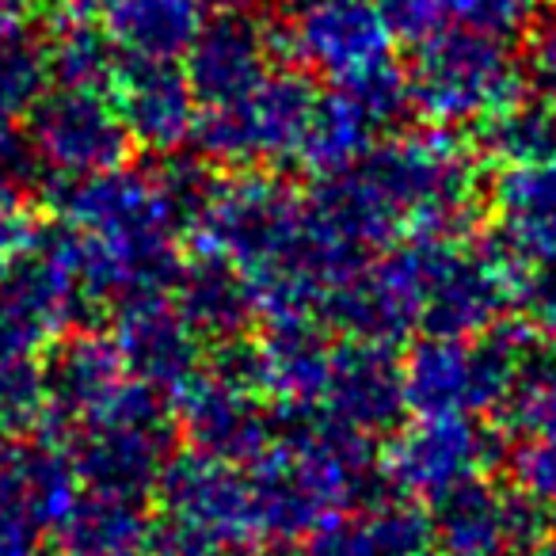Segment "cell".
Returning a JSON list of instances; mask_svg holds the SVG:
<instances>
[{"instance_id":"26","label":"cell","mask_w":556,"mask_h":556,"mask_svg":"<svg viewBox=\"0 0 556 556\" xmlns=\"http://www.w3.org/2000/svg\"><path fill=\"white\" fill-rule=\"evenodd\" d=\"M50 42L47 31H35L24 20L0 24V111L31 115V108L50 92Z\"/></svg>"},{"instance_id":"3","label":"cell","mask_w":556,"mask_h":556,"mask_svg":"<svg viewBox=\"0 0 556 556\" xmlns=\"http://www.w3.org/2000/svg\"><path fill=\"white\" fill-rule=\"evenodd\" d=\"M404 85L408 108L419 118L457 130L518 103L530 77L526 65L507 50V39L457 24L419 42L416 62L404 70Z\"/></svg>"},{"instance_id":"4","label":"cell","mask_w":556,"mask_h":556,"mask_svg":"<svg viewBox=\"0 0 556 556\" xmlns=\"http://www.w3.org/2000/svg\"><path fill=\"white\" fill-rule=\"evenodd\" d=\"M156 495L164 518L156 522L153 556H217L263 541L252 477L237 465L187 450L168 462Z\"/></svg>"},{"instance_id":"31","label":"cell","mask_w":556,"mask_h":556,"mask_svg":"<svg viewBox=\"0 0 556 556\" xmlns=\"http://www.w3.org/2000/svg\"><path fill=\"white\" fill-rule=\"evenodd\" d=\"M42 176L35 141L16 115L0 111V194H27Z\"/></svg>"},{"instance_id":"30","label":"cell","mask_w":556,"mask_h":556,"mask_svg":"<svg viewBox=\"0 0 556 556\" xmlns=\"http://www.w3.org/2000/svg\"><path fill=\"white\" fill-rule=\"evenodd\" d=\"M510 313L538 336V343L556 348V263H533L518 278Z\"/></svg>"},{"instance_id":"6","label":"cell","mask_w":556,"mask_h":556,"mask_svg":"<svg viewBox=\"0 0 556 556\" xmlns=\"http://www.w3.org/2000/svg\"><path fill=\"white\" fill-rule=\"evenodd\" d=\"M393 42L374 0H294L270 27L275 54L332 85H355L389 70Z\"/></svg>"},{"instance_id":"22","label":"cell","mask_w":556,"mask_h":556,"mask_svg":"<svg viewBox=\"0 0 556 556\" xmlns=\"http://www.w3.org/2000/svg\"><path fill=\"white\" fill-rule=\"evenodd\" d=\"M199 0H108L103 31L123 62H179L202 31Z\"/></svg>"},{"instance_id":"25","label":"cell","mask_w":556,"mask_h":556,"mask_svg":"<svg viewBox=\"0 0 556 556\" xmlns=\"http://www.w3.org/2000/svg\"><path fill=\"white\" fill-rule=\"evenodd\" d=\"M477 149L488 161L507 164H538L556 161V100L548 96H522L518 103L503 108L500 115L484 118L477 134Z\"/></svg>"},{"instance_id":"24","label":"cell","mask_w":556,"mask_h":556,"mask_svg":"<svg viewBox=\"0 0 556 556\" xmlns=\"http://www.w3.org/2000/svg\"><path fill=\"white\" fill-rule=\"evenodd\" d=\"M47 42L50 73H54L58 88L103 96L115 92L118 73H123V54H118V47L103 27L80 16V9H73V16H65L54 31H47Z\"/></svg>"},{"instance_id":"16","label":"cell","mask_w":556,"mask_h":556,"mask_svg":"<svg viewBox=\"0 0 556 556\" xmlns=\"http://www.w3.org/2000/svg\"><path fill=\"white\" fill-rule=\"evenodd\" d=\"M336 348L313 317L270 320L267 332L248 343V378L255 393L287 416H317L325 408Z\"/></svg>"},{"instance_id":"39","label":"cell","mask_w":556,"mask_h":556,"mask_svg":"<svg viewBox=\"0 0 556 556\" xmlns=\"http://www.w3.org/2000/svg\"><path fill=\"white\" fill-rule=\"evenodd\" d=\"M85 4H100V0H85ZM103 4H108V0H103Z\"/></svg>"},{"instance_id":"14","label":"cell","mask_w":556,"mask_h":556,"mask_svg":"<svg viewBox=\"0 0 556 556\" xmlns=\"http://www.w3.org/2000/svg\"><path fill=\"white\" fill-rule=\"evenodd\" d=\"M134 374L126 370V358L118 351L111 332H65V340L54 343L47 366V396L50 408L39 424V439L65 442L77 427L108 412Z\"/></svg>"},{"instance_id":"21","label":"cell","mask_w":556,"mask_h":556,"mask_svg":"<svg viewBox=\"0 0 556 556\" xmlns=\"http://www.w3.org/2000/svg\"><path fill=\"white\" fill-rule=\"evenodd\" d=\"M156 522L141 500L100 488H80L58 522V556H153Z\"/></svg>"},{"instance_id":"20","label":"cell","mask_w":556,"mask_h":556,"mask_svg":"<svg viewBox=\"0 0 556 556\" xmlns=\"http://www.w3.org/2000/svg\"><path fill=\"white\" fill-rule=\"evenodd\" d=\"M492 240L522 263H556V161L507 164L488 191Z\"/></svg>"},{"instance_id":"13","label":"cell","mask_w":556,"mask_h":556,"mask_svg":"<svg viewBox=\"0 0 556 556\" xmlns=\"http://www.w3.org/2000/svg\"><path fill=\"white\" fill-rule=\"evenodd\" d=\"M434 507L431 538L442 556H507L556 530L518 488L492 484L484 472L454 492H446Z\"/></svg>"},{"instance_id":"28","label":"cell","mask_w":556,"mask_h":556,"mask_svg":"<svg viewBox=\"0 0 556 556\" xmlns=\"http://www.w3.org/2000/svg\"><path fill=\"white\" fill-rule=\"evenodd\" d=\"M503 462H507V484L518 488L556 526V434L518 439Z\"/></svg>"},{"instance_id":"27","label":"cell","mask_w":556,"mask_h":556,"mask_svg":"<svg viewBox=\"0 0 556 556\" xmlns=\"http://www.w3.org/2000/svg\"><path fill=\"white\" fill-rule=\"evenodd\" d=\"M518 439H553L556 434V348H538L526 358L515 393L503 404Z\"/></svg>"},{"instance_id":"33","label":"cell","mask_w":556,"mask_h":556,"mask_svg":"<svg viewBox=\"0 0 556 556\" xmlns=\"http://www.w3.org/2000/svg\"><path fill=\"white\" fill-rule=\"evenodd\" d=\"M42 232H47V225L35 214L27 194H0V267L35 252Z\"/></svg>"},{"instance_id":"7","label":"cell","mask_w":556,"mask_h":556,"mask_svg":"<svg viewBox=\"0 0 556 556\" xmlns=\"http://www.w3.org/2000/svg\"><path fill=\"white\" fill-rule=\"evenodd\" d=\"M500 454H507L500 434L477 416H416L389 439L381 472L404 500L439 503L500 462Z\"/></svg>"},{"instance_id":"11","label":"cell","mask_w":556,"mask_h":556,"mask_svg":"<svg viewBox=\"0 0 556 556\" xmlns=\"http://www.w3.org/2000/svg\"><path fill=\"white\" fill-rule=\"evenodd\" d=\"M172 408H176V431L184 434L187 450L225 465H252L278 434L270 427L267 401L248 381L217 366L194 374L172 396Z\"/></svg>"},{"instance_id":"34","label":"cell","mask_w":556,"mask_h":556,"mask_svg":"<svg viewBox=\"0 0 556 556\" xmlns=\"http://www.w3.org/2000/svg\"><path fill=\"white\" fill-rule=\"evenodd\" d=\"M526 39V77L538 85L541 96L556 100V9L548 16H538Z\"/></svg>"},{"instance_id":"17","label":"cell","mask_w":556,"mask_h":556,"mask_svg":"<svg viewBox=\"0 0 556 556\" xmlns=\"http://www.w3.org/2000/svg\"><path fill=\"white\" fill-rule=\"evenodd\" d=\"M115 103L134 146L149 153H176L199 123V96L179 62H123Z\"/></svg>"},{"instance_id":"10","label":"cell","mask_w":556,"mask_h":556,"mask_svg":"<svg viewBox=\"0 0 556 556\" xmlns=\"http://www.w3.org/2000/svg\"><path fill=\"white\" fill-rule=\"evenodd\" d=\"M404 111H408V85L396 65L355 85H332L328 96L320 92L298 161L320 179L340 176L378 146V134L389 130Z\"/></svg>"},{"instance_id":"5","label":"cell","mask_w":556,"mask_h":556,"mask_svg":"<svg viewBox=\"0 0 556 556\" xmlns=\"http://www.w3.org/2000/svg\"><path fill=\"white\" fill-rule=\"evenodd\" d=\"M320 92L305 70H275L248 96L222 108H199L191 141L206 164L222 168H255V164L298 161L305 134L317 115Z\"/></svg>"},{"instance_id":"40","label":"cell","mask_w":556,"mask_h":556,"mask_svg":"<svg viewBox=\"0 0 556 556\" xmlns=\"http://www.w3.org/2000/svg\"><path fill=\"white\" fill-rule=\"evenodd\" d=\"M548 4H553V9H556V0H548Z\"/></svg>"},{"instance_id":"36","label":"cell","mask_w":556,"mask_h":556,"mask_svg":"<svg viewBox=\"0 0 556 556\" xmlns=\"http://www.w3.org/2000/svg\"><path fill=\"white\" fill-rule=\"evenodd\" d=\"M31 0H0V24H16V20L27 16Z\"/></svg>"},{"instance_id":"12","label":"cell","mask_w":556,"mask_h":556,"mask_svg":"<svg viewBox=\"0 0 556 556\" xmlns=\"http://www.w3.org/2000/svg\"><path fill=\"white\" fill-rule=\"evenodd\" d=\"M47 237V232H42ZM88 305L77 278L39 240V248L0 267V363L35 358Z\"/></svg>"},{"instance_id":"1","label":"cell","mask_w":556,"mask_h":556,"mask_svg":"<svg viewBox=\"0 0 556 556\" xmlns=\"http://www.w3.org/2000/svg\"><path fill=\"white\" fill-rule=\"evenodd\" d=\"M374 439L336 419L302 416L278 431L248 465L260 503L263 541L309 538L332 518L355 510L370 492Z\"/></svg>"},{"instance_id":"35","label":"cell","mask_w":556,"mask_h":556,"mask_svg":"<svg viewBox=\"0 0 556 556\" xmlns=\"http://www.w3.org/2000/svg\"><path fill=\"white\" fill-rule=\"evenodd\" d=\"M202 9H214V12H252L255 4L263 0H199Z\"/></svg>"},{"instance_id":"8","label":"cell","mask_w":556,"mask_h":556,"mask_svg":"<svg viewBox=\"0 0 556 556\" xmlns=\"http://www.w3.org/2000/svg\"><path fill=\"white\" fill-rule=\"evenodd\" d=\"M27 118L35 153L58 179L100 176L130 161L134 138L118 115V103L103 92L50 88Z\"/></svg>"},{"instance_id":"32","label":"cell","mask_w":556,"mask_h":556,"mask_svg":"<svg viewBox=\"0 0 556 556\" xmlns=\"http://www.w3.org/2000/svg\"><path fill=\"white\" fill-rule=\"evenodd\" d=\"M374 9L381 12L393 39L408 42V47H419V42L446 31L450 20L446 0H374Z\"/></svg>"},{"instance_id":"15","label":"cell","mask_w":556,"mask_h":556,"mask_svg":"<svg viewBox=\"0 0 556 556\" xmlns=\"http://www.w3.org/2000/svg\"><path fill=\"white\" fill-rule=\"evenodd\" d=\"M172 290H141L115 302V343L126 370L146 386L176 396L199 374L202 336L179 313Z\"/></svg>"},{"instance_id":"37","label":"cell","mask_w":556,"mask_h":556,"mask_svg":"<svg viewBox=\"0 0 556 556\" xmlns=\"http://www.w3.org/2000/svg\"><path fill=\"white\" fill-rule=\"evenodd\" d=\"M217 556H260L255 548H225V553H217Z\"/></svg>"},{"instance_id":"29","label":"cell","mask_w":556,"mask_h":556,"mask_svg":"<svg viewBox=\"0 0 556 556\" xmlns=\"http://www.w3.org/2000/svg\"><path fill=\"white\" fill-rule=\"evenodd\" d=\"M541 4L545 0H446L450 20L495 39H515L530 31L541 16Z\"/></svg>"},{"instance_id":"38","label":"cell","mask_w":556,"mask_h":556,"mask_svg":"<svg viewBox=\"0 0 556 556\" xmlns=\"http://www.w3.org/2000/svg\"><path fill=\"white\" fill-rule=\"evenodd\" d=\"M70 4H73V9H80V4H85V0H70Z\"/></svg>"},{"instance_id":"9","label":"cell","mask_w":556,"mask_h":556,"mask_svg":"<svg viewBox=\"0 0 556 556\" xmlns=\"http://www.w3.org/2000/svg\"><path fill=\"white\" fill-rule=\"evenodd\" d=\"M80 495V477L62 442L0 446V556H35Z\"/></svg>"},{"instance_id":"23","label":"cell","mask_w":556,"mask_h":556,"mask_svg":"<svg viewBox=\"0 0 556 556\" xmlns=\"http://www.w3.org/2000/svg\"><path fill=\"white\" fill-rule=\"evenodd\" d=\"M172 298L202 340L232 343L255 317L244 275L229 260L210 252H199L187 267H179Z\"/></svg>"},{"instance_id":"19","label":"cell","mask_w":556,"mask_h":556,"mask_svg":"<svg viewBox=\"0 0 556 556\" xmlns=\"http://www.w3.org/2000/svg\"><path fill=\"white\" fill-rule=\"evenodd\" d=\"M270 27L263 31L248 12H222L206 24L187 50V80H191L199 108H222L248 96L270 70Z\"/></svg>"},{"instance_id":"2","label":"cell","mask_w":556,"mask_h":556,"mask_svg":"<svg viewBox=\"0 0 556 556\" xmlns=\"http://www.w3.org/2000/svg\"><path fill=\"white\" fill-rule=\"evenodd\" d=\"M538 336L515 317L484 336H419L401 363L404 408L416 416H484L503 412Z\"/></svg>"},{"instance_id":"18","label":"cell","mask_w":556,"mask_h":556,"mask_svg":"<svg viewBox=\"0 0 556 556\" xmlns=\"http://www.w3.org/2000/svg\"><path fill=\"white\" fill-rule=\"evenodd\" d=\"M401 412H408L404 408V378L389 343L351 340L336 348L320 416L374 439L381 431H393Z\"/></svg>"}]
</instances>
